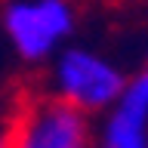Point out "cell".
Listing matches in <instances>:
<instances>
[{"label": "cell", "instance_id": "6da1fadb", "mask_svg": "<svg viewBox=\"0 0 148 148\" xmlns=\"http://www.w3.org/2000/svg\"><path fill=\"white\" fill-rule=\"evenodd\" d=\"M130 74L117 59L90 43H68L46 62V92L59 102L83 111L86 117H102L123 96Z\"/></svg>", "mask_w": 148, "mask_h": 148}, {"label": "cell", "instance_id": "7a4b0ae2", "mask_svg": "<svg viewBox=\"0 0 148 148\" xmlns=\"http://www.w3.org/2000/svg\"><path fill=\"white\" fill-rule=\"evenodd\" d=\"M77 28L74 0H3L0 31L25 65H46L71 43Z\"/></svg>", "mask_w": 148, "mask_h": 148}, {"label": "cell", "instance_id": "3957f363", "mask_svg": "<svg viewBox=\"0 0 148 148\" xmlns=\"http://www.w3.org/2000/svg\"><path fill=\"white\" fill-rule=\"evenodd\" d=\"M6 142L9 148H96V123L43 90L18 102Z\"/></svg>", "mask_w": 148, "mask_h": 148}, {"label": "cell", "instance_id": "277c9868", "mask_svg": "<svg viewBox=\"0 0 148 148\" xmlns=\"http://www.w3.org/2000/svg\"><path fill=\"white\" fill-rule=\"evenodd\" d=\"M96 148H148V96L127 90L96 123Z\"/></svg>", "mask_w": 148, "mask_h": 148}, {"label": "cell", "instance_id": "5b68a950", "mask_svg": "<svg viewBox=\"0 0 148 148\" xmlns=\"http://www.w3.org/2000/svg\"><path fill=\"white\" fill-rule=\"evenodd\" d=\"M130 83H133L139 92H145V96H148V65L142 68V71H136V74H133V77H130Z\"/></svg>", "mask_w": 148, "mask_h": 148}, {"label": "cell", "instance_id": "8992f818", "mask_svg": "<svg viewBox=\"0 0 148 148\" xmlns=\"http://www.w3.org/2000/svg\"><path fill=\"white\" fill-rule=\"evenodd\" d=\"M0 148H9V142H6V133H0Z\"/></svg>", "mask_w": 148, "mask_h": 148}, {"label": "cell", "instance_id": "52a82bcc", "mask_svg": "<svg viewBox=\"0 0 148 148\" xmlns=\"http://www.w3.org/2000/svg\"><path fill=\"white\" fill-rule=\"evenodd\" d=\"M139 3H145V6H148V0H139Z\"/></svg>", "mask_w": 148, "mask_h": 148}]
</instances>
